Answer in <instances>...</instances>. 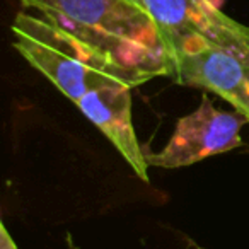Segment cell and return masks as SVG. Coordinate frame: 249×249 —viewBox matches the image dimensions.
Here are the masks:
<instances>
[{"mask_svg":"<svg viewBox=\"0 0 249 249\" xmlns=\"http://www.w3.org/2000/svg\"><path fill=\"white\" fill-rule=\"evenodd\" d=\"M0 249H19L4 222H0Z\"/></svg>","mask_w":249,"mask_h":249,"instance_id":"7","label":"cell"},{"mask_svg":"<svg viewBox=\"0 0 249 249\" xmlns=\"http://www.w3.org/2000/svg\"><path fill=\"white\" fill-rule=\"evenodd\" d=\"M133 2H137V4H140V5H143V2H142V0H133Z\"/></svg>","mask_w":249,"mask_h":249,"instance_id":"8","label":"cell"},{"mask_svg":"<svg viewBox=\"0 0 249 249\" xmlns=\"http://www.w3.org/2000/svg\"><path fill=\"white\" fill-rule=\"evenodd\" d=\"M174 80L217 94L249 121V60L220 50H203L176 60Z\"/></svg>","mask_w":249,"mask_h":249,"instance_id":"5","label":"cell"},{"mask_svg":"<svg viewBox=\"0 0 249 249\" xmlns=\"http://www.w3.org/2000/svg\"><path fill=\"white\" fill-rule=\"evenodd\" d=\"M72 249H77V248H75V246H72Z\"/></svg>","mask_w":249,"mask_h":249,"instance_id":"9","label":"cell"},{"mask_svg":"<svg viewBox=\"0 0 249 249\" xmlns=\"http://www.w3.org/2000/svg\"><path fill=\"white\" fill-rule=\"evenodd\" d=\"M12 33L19 55L75 104L94 90L135 89L154 79L121 65L31 12H19Z\"/></svg>","mask_w":249,"mask_h":249,"instance_id":"2","label":"cell"},{"mask_svg":"<svg viewBox=\"0 0 249 249\" xmlns=\"http://www.w3.org/2000/svg\"><path fill=\"white\" fill-rule=\"evenodd\" d=\"M132 89L111 87L89 92L77 103L79 109L89 118L126 160L139 179L149 183V164L145 150L139 143L132 121Z\"/></svg>","mask_w":249,"mask_h":249,"instance_id":"6","label":"cell"},{"mask_svg":"<svg viewBox=\"0 0 249 249\" xmlns=\"http://www.w3.org/2000/svg\"><path fill=\"white\" fill-rule=\"evenodd\" d=\"M174 56L220 50L249 60V28L210 0H142Z\"/></svg>","mask_w":249,"mask_h":249,"instance_id":"3","label":"cell"},{"mask_svg":"<svg viewBox=\"0 0 249 249\" xmlns=\"http://www.w3.org/2000/svg\"><path fill=\"white\" fill-rule=\"evenodd\" d=\"M80 43L121 65L156 77H173L176 63L149 11L133 0H19Z\"/></svg>","mask_w":249,"mask_h":249,"instance_id":"1","label":"cell"},{"mask_svg":"<svg viewBox=\"0 0 249 249\" xmlns=\"http://www.w3.org/2000/svg\"><path fill=\"white\" fill-rule=\"evenodd\" d=\"M249 123L239 113L218 109L208 96L193 113L176 121L169 142L159 152H147V164L160 169H179L218 154L244 147L241 128Z\"/></svg>","mask_w":249,"mask_h":249,"instance_id":"4","label":"cell"}]
</instances>
